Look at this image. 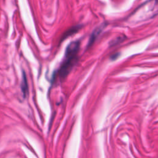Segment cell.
<instances>
[{
  "mask_svg": "<svg viewBox=\"0 0 158 158\" xmlns=\"http://www.w3.org/2000/svg\"><path fill=\"white\" fill-rule=\"evenodd\" d=\"M103 28H104V27H98V28H97L93 31V34H92V35H91V38H90V40H89V41L88 46H89V45H91V44L94 42L96 38L98 37V36L99 35V33L102 31Z\"/></svg>",
  "mask_w": 158,
  "mask_h": 158,
  "instance_id": "cell-2",
  "label": "cell"
},
{
  "mask_svg": "<svg viewBox=\"0 0 158 158\" xmlns=\"http://www.w3.org/2000/svg\"><path fill=\"white\" fill-rule=\"evenodd\" d=\"M155 1H156L157 3H158V0H155Z\"/></svg>",
  "mask_w": 158,
  "mask_h": 158,
  "instance_id": "cell-5",
  "label": "cell"
},
{
  "mask_svg": "<svg viewBox=\"0 0 158 158\" xmlns=\"http://www.w3.org/2000/svg\"><path fill=\"white\" fill-rule=\"evenodd\" d=\"M80 29L79 27H74L71 28H70L68 31H67L64 35L62 36V39H65V38H67L69 36L73 35V33H75L76 32L78 31V30Z\"/></svg>",
  "mask_w": 158,
  "mask_h": 158,
  "instance_id": "cell-4",
  "label": "cell"
},
{
  "mask_svg": "<svg viewBox=\"0 0 158 158\" xmlns=\"http://www.w3.org/2000/svg\"><path fill=\"white\" fill-rule=\"evenodd\" d=\"M80 44V43L79 41H75L70 43L67 47L65 59L57 72L58 77L60 79H64L77 63Z\"/></svg>",
  "mask_w": 158,
  "mask_h": 158,
  "instance_id": "cell-1",
  "label": "cell"
},
{
  "mask_svg": "<svg viewBox=\"0 0 158 158\" xmlns=\"http://www.w3.org/2000/svg\"><path fill=\"white\" fill-rule=\"evenodd\" d=\"M21 88H22V92L23 93L24 95L25 96V94H26V93H27V91H28V86H27V78H26V76H25V73L24 72L23 73L22 82V85H21Z\"/></svg>",
  "mask_w": 158,
  "mask_h": 158,
  "instance_id": "cell-3",
  "label": "cell"
}]
</instances>
